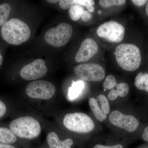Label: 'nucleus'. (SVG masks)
<instances>
[{
	"mask_svg": "<svg viewBox=\"0 0 148 148\" xmlns=\"http://www.w3.org/2000/svg\"><path fill=\"white\" fill-rule=\"evenodd\" d=\"M3 62V57L2 56L1 53V51H0V66L2 65Z\"/></svg>",
	"mask_w": 148,
	"mask_h": 148,
	"instance_id": "obj_33",
	"label": "nucleus"
},
{
	"mask_svg": "<svg viewBox=\"0 0 148 148\" xmlns=\"http://www.w3.org/2000/svg\"><path fill=\"white\" fill-rule=\"evenodd\" d=\"M143 84H144V90L146 92H148V74H144V80H143Z\"/></svg>",
	"mask_w": 148,
	"mask_h": 148,
	"instance_id": "obj_27",
	"label": "nucleus"
},
{
	"mask_svg": "<svg viewBox=\"0 0 148 148\" xmlns=\"http://www.w3.org/2000/svg\"><path fill=\"white\" fill-rule=\"evenodd\" d=\"M85 11L84 8L79 5H74L69 10V15L73 21H77L80 18L82 14Z\"/></svg>",
	"mask_w": 148,
	"mask_h": 148,
	"instance_id": "obj_18",
	"label": "nucleus"
},
{
	"mask_svg": "<svg viewBox=\"0 0 148 148\" xmlns=\"http://www.w3.org/2000/svg\"><path fill=\"white\" fill-rule=\"evenodd\" d=\"M60 1H56V0H48L47 1L48 3H49L51 4H55L56 3L59 2Z\"/></svg>",
	"mask_w": 148,
	"mask_h": 148,
	"instance_id": "obj_32",
	"label": "nucleus"
},
{
	"mask_svg": "<svg viewBox=\"0 0 148 148\" xmlns=\"http://www.w3.org/2000/svg\"><path fill=\"white\" fill-rule=\"evenodd\" d=\"M109 121L112 124L128 132H133L139 127V122L133 116L125 115L119 111H113L110 114Z\"/></svg>",
	"mask_w": 148,
	"mask_h": 148,
	"instance_id": "obj_9",
	"label": "nucleus"
},
{
	"mask_svg": "<svg viewBox=\"0 0 148 148\" xmlns=\"http://www.w3.org/2000/svg\"><path fill=\"white\" fill-rule=\"evenodd\" d=\"M131 1L135 5L138 6H142L147 2V1H145V0H132Z\"/></svg>",
	"mask_w": 148,
	"mask_h": 148,
	"instance_id": "obj_28",
	"label": "nucleus"
},
{
	"mask_svg": "<svg viewBox=\"0 0 148 148\" xmlns=\"http://www.w3.org/2000/svg\"><path fill=\"white\" fill-rule=\"evenodd\" d=\"M89 105L95 117L98 121H104L107 118V114L104 113L99 107L98 102L95 98H90L89 100Z\"/></svg>",
	"mask_w": 148,
	"mask_h": 148,
	"instance_id": "obj_15",
	"label": "nucleus"
},
{
	"mask_svg": "<svg viewBox=\"0 0 148 148\" xmlns=\"http://www.w3.org/2000/svg\"><path fill=\"white\" fill-rule=\"evenodd\" d=\"M47 140L50 148H71V146L73 144V141L70 138L61 141L57 134L53 132L48 133Z\"/></svg>",
	"mask_w": 148,
	"mask_h": 148,
	"instance_id": "obj_12",
	"label": "nucleus"
},
{
	"mask_svg": "<svg viewBox=\"0 0 148 148\" xmlns=\"http://www.w3.org/2000/svg\"><path fill=\"white\" fill-rule=\"evenodd\" d=\"M11 7L8 3L0 5V27L5 23L10 13Z\"/></svg>",
	"mask_w": 148,
	"mask_h": 148,
	"instance_id": "obj_19",
	"label": "nucleus"
},
{
	"mask_svg": "<svg viewBox=\"0 0 148 148\" xmlns=\"http://www.w3.org/2000/svg\"><path fill=\"white\" fill-rule=\"evenodd\" d=\"M63 123L65 127L70 131L80 133L91 132L95 127L93 121L83 113L67 114L64 117Z\"/></svg>",
	"mask_w": 148,
	"mask_h": 148,
	"instance_id": "obj_4",
	"label": "nucleus"
},
{
	"mask_svg": "<svg viewBox=\"0 0 148 148\" xmlns=\"http://www.w3.org/2000/svg\"><path fill=\"white\" fill-rule=\"evenodd\" d=\"M146 12L147 15L148 16V2L147 3V5H146Z\"/></svg>",
	"mask_w": 148,
	"mask_h": 148,
	"instance_id": "obj_34",
	"label": "nucleus"
},
{
	"mask_svg": "<svg viewBox=\"0 0 148 148\" xmlns=\"http://www.w3.org/2000/svg\"><path fill=\"white\" fill-rule=\"evenodd\" d=\"M0 148H16L13 146L0 143Z\"/></svg>",
	"mask_w": 148,
	"mask_h": 148,
	"instance_id": "obj_30",
	"label": "nucleus"
},
{
	"mask_svg": "<svg viewBox=\"0 0 148 148\" xmlns=\"http://www.w3.org/2000/svg\"><path fill=\"white\" fill-rule=\"evenodd\" d=\"M10 128L16 136L21 138L33 139L40 134L41 128L39 122L32 117H20L14 120Z\"/></svg>",
	"mask_w": 148,
	"mask_h": 148,
	"instance_id": "obj_3",
	"label": "nucleus"
},
{
	"mask_svg": "<svg viewBox=\"0 0 148 148\" xmlns=\"http://www.w3.org/2000/svg\"><path fill=\"white\" fill-rule=\"evenodd\" d=\"M26 92L30 98L49 100L55 94L56 88L54 85L47 81H36L27 85Z\"/></svg>",
	"mask_w": 148,
	"mask_h": 148,
	"instance_id": "obj_6",
	"label": "nucleus"
},
{
	"mask_svg": "<svg viewBox=\"0 0 148 148\" xmlns=\"http://www.w3.org/2000/svg\"><path fill=\"white\" fill-rule=\"evenodd\" d=\"M98 50V46L96 42L92 38H87L82 43L75 59L78 63L86 62L91 59Z\"/></svg>",
	"mask_w": 148,
	"mask_h": 148,
	"instance_id": "obj_11",
	"label": "nucleus"
},
{
	"mask_svg": "<svg viewBox=\"0 0 148 148\" xmlns=\"http://www.w3.org/2000/svg\"><path fill=\"white\" fill-rule=\"evenodd\" d=\"M117 85V82L115 77L112 75H109L106 77L103 84V86L105 89L111 90L116 87Z\"/></svg>",
	"mask_w": 148,
	"mask_h": 148,
	"instance_id": "obj_22",
	"label": "nucleus"
},
{
	"mask_svg": "<svg viewBox=\"0 0 148 148\" xmlns=\"http://www.w3.org/2000/svg\"><path fill=\"white\" fill-rule=\"evenodd\" d=\"M116 88V90L112 89L108 93V97L111 101L115 100L118 95L120 97H125L129 92V86L125 83L121 82L117 84Z\"/></svg>",
	"mask_w": 148,
	"mask_h": 148,
	"instance_id": "obj_13",
	"label": "nucleus"
},
{
	"mask_svg": "<svg viewBox=\"0 0 148 148\" xmlns=\"http://www.w3.org/2000/svg\"><path fill=\"white\" fill-rule=\"evenodd\" d=\"M81 17L84 21H88L92 18V15L88 11L85 10L82 14Z\"/></svg>",
	"mask_w": 148,
	"mask_h": 148,
	"instance_id": "obj_24",
	"label": "nucleus"
},
{
	"mask_svg": "<svg viewBox=\"0 0 148 148\" xmlns=\"http://www.w3.org/2000/svg\"><path fill=\"white\" fill-rule=\"evenodd\" d=\"M7 109L5 104L0 100V118L5 114Z\"/></svg>",
	"mask_w": 148,
	"mask_h": 148,
	"instance_id": "obj_25",
	"label": "nucleus"
},
{
	"mask_svg": "<svg viewBox=\"0 0 148 148\" xmlns=\"http://www.w3.org/2000/svg\"><path fill=\"white\" fill-rule=\"evenodd\" d=\"M17 140L16 136L11 130L6 127H0V143L12 144Z\"/></svg>",
	"mask_w": 148,
	"mask_h": 148,
	"instance_id": "obj_16",
	"label": "nucleus"
},
{
	"mask_svg": "<svg viewBox=\"0 0 148 148\" xmlns=\"http://www.w3.org/2000/svg\"><path fill=\"white\" fill-rule=\"evenodd\" d=\"M47 71L45 61L38 58L23 67L20 74L21 77L26 80H34L45 76Z\"/></svg>",
	"mask_w": 148,
	"mask_h": 148,
	"instance_id": "obj_10",
	"label": "nucleus"
},
{
	"mask_svg": "<svg viewBox=\"0 0 148 148\" xmlns=\"http://www.w3.org/2000/svg\"><path fill=\"white\" fill-rule=\"evenodd\" d=\"M93 148H123V147L121 145H117L112 146H107L101 145H97Z\"/></svg>",
	"mask_w": 148,
	"mask_h": 148,
	"instance_id": "obj_26",
	"label": "nucleus"
},
{
	"mask_svg": "<svg viewBox=\"0 0 148 148\" xmlns=\"http://www.w3.org/2000/svg\"><path fill=\"white\" fill-rule=\"evenodd\" d=\"M86 8L88 10V11L89 12H94V10H95L94 7L92 5H88L86 7Z\"/></svg>",
	"mask_w": 148,
	"mask_h": 148,
	"instance_id": "obj_31",
	"label": "nucleus"
},
{
	"mask_svg": "<svg viewBox=\"0 0 148 148\" xmlns=\"http://www.w3.org/2000/svg\"><path fill=\"white\" fill-rule=\"evenodd\" d=\"M115 55L118 64L125 71H133L140 67L142 61L141 52L135 45L123 43L118 45Z\"/></svg>",
	"mask_w": 148,
	"mask_h": 148,
	"instance_id": "obj_2",
	"label": "nucleus"
},
{
	"mask_svg": "<svg viewBox=\"0 0 148 148\" xmlns=\"http://www.w3.org/2000/svg\"><path fill=\"white\" fill-rule=\"evenodd\" d=\"M59 3L60 8L64 10L68 9L74 5L86 7L88 6H93L95 4V1L92 0H61Z\"/></svg>",
	"mask_w": 148,
	"mask_h": 148,
	"instance_id": "obj_14",
	"label": "nucleus"
},
{
	"mask_svg": "<svg viewBox=\"0 0 148 148\" xmlns=\"http://www.w3.org/2000/svg\"><path fill=\"white\" fill-rule=\"evenodd\" d=\"M143 138L145 141L148 142V126L145 128L143 134Z\"/></svg>",
	"mask_w": 148,
	"mask_h": 148,
	"instance_id": "obj_29",
	"label": "nucleus"
},
{
	"mask_svg": "<svg viewBox=\"0 0 148 148\" xmlns=\"http://www.w3.org/2000/svg\"><path fill=\"white\" fill-rule=\"evenodd\" d=\"M96 100L100 102L101 107V109L104 113L108 114L110 112V105L108 99L106 96L103 94L98 95L96 98Z\"/></svg>",
	"mask_w": 148,
	"mask_h": 148,
	"instance_id": "obj_21",
	"label": "nucleus"
},
{
	"mask_svg": "<svg viewBox=\"0 0 148 148\" xmlns=\"http://www.w3.org/2000/svg\"><path fill=\"white\" fill-rule=\"evenodd\" d=\"M74 71L77 76L87 81H101L104 79L106 75L103 67L94 63L80 64L75 68Z\"/></svg>",
	"mask_w": 148,
	"mask_h": 148,
	"instance_id": "obj_8",
	"label": "nucleus"
},
{
	"mask_svg": "<svg viewBox=\"0 0 148 148\" xmlns=\"http://www.w3.org/2000/svg\"><path fill=\"white\" fill-rule=\"evenodd\" d=\"M84 84L82 81H78L73 82L71 86L70 87L69 90L68 96L70 100H74L77 98L83 89L84 88Z\"/></svg>",
	"mask_w": 148,
	"mask_h": 148,
	"instance_id": "obj_17",
	"label": "nucleus"
},
{
	"mask_svg": "<svg viewBox=\"0 0 148 148\" xmlns=\"http://www.w3.org/2000/svg\"><path fill=\"white\" fill-rule=\"evenodd\" d=\"M98 36L111 42L118 43L123 39L125 29L117 21H110L101 24L97 29Z\"/></svg>",
	"mask_w": 148,
	"mask_h": 148,
	"instance_id": "obj_7",
	"label": "nucleus"
},
{
	"mask_svg": "<svg viewBox=\"0 0 148 148\" xmlns=\"http://www.w3.org/2000/svg\"><path fill=\"white\" fill-rule=\"evenodd\" d=\"M104 90H105V91H106V89H105H105H104Z\"/></svg>",
	"mask_w": 148,
	"mask_h": 148,
	"instance_id": "obj_35",
	"label": "nucleus"
},
{
	"mask_svg": "<svg viewBox=\"0 0 148 148\" xmlns=\"http://www.w3.org/2000/svg\"><path fill=\"white\" fill-rule=\"evenodd\" d=\"M3 40L12 45H19L28 40L31 36L29 27L26 23L17 18L7 21L1 28Z\"/></svg>",
	"mask_w": 148,
	"mask_h": 148,
	"instance_id": "obj_1",
	"label": "nucleus"
},
{
	"mask_svg": "<svg viewBox=\"0 0 148 148\" xmlns=\"http://www.w3.org/2000/svg\"><path fill=\"white\" fill-rule=\"evenodd\" d=\"M125 0H101L99 3L103 8H109L113 6L123 5L126 3Z\"/></svg>",
	"mask_w": 148,
	"mask_h": 148,
	"instance_id": "obj_20",
	"label": "nucleus"
},
{
	"mask_svg": "<svg viewBox=\"0 0 148 148\" xmlns=\"http://www.w3.org/2000/svg\"><path fill=\"white\" fill-rule=\"evenodd\" d=\"M144 74L143 73H139L136 76L135 79V86L140 90H144Z\"/></svg>",
	"mask_w": 148,
	"mask_h": 148,
	"instance_id": "obj_23",
	"label": "nucleus"
},
{
	"mask_svg": "<svg viewBox=\"0 0 148 148\" xmlns=\"http://www.w3.org/2000/svg\"><path fill=\"white\" fill-rule=\"evenodd\" d=\"M72 34V26L68 23H63L48 30L45 35V39L50 45L60 47L69 42Z\"/></svg>",
	"mask_w": 148,
	"mask_h": 148,
	"instance_id": "obj_5",
	"label": "nucleus"
}]
</instances>
